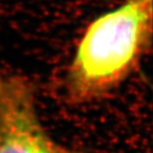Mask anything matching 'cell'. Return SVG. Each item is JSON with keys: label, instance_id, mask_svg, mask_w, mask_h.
<instances>
[{"label": "cell", "instance_id": "1", "mask_svg": "<svg viewBox=\"0 0 153 153\" xmlns=\"http://www.w3.org/2000/svg\"><path fill=\"white\" fill-rule=\"evenodd\" d=\"M152 3L153 0H126L87 26L66 76L70 100H100L136 70L151 44Z\"/></svg>", "mask_w": 153, "mask_h": 153}, {"label": "cell", "instance_id": "2", "mask_svg": "<svg viewBox=\"0 0 153 153\" xmlns=\"http://www.w3.org/2000/svg\"><path fill=\"white\" fill-rule=\"evenodd\" d=\"M0 153H87L57 143L43 126L33 84L0 71Z\"/></svg>", "mask_w": 153, "mask_h": 153}]
</instances>
